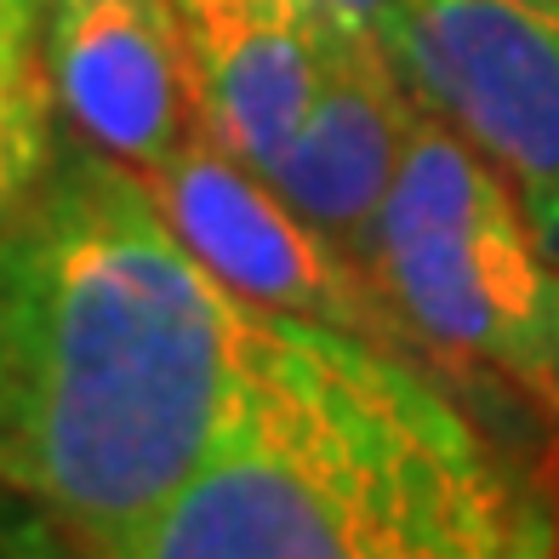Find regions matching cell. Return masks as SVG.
I'll return each instance as SVG.
<instances>
[{"instance_id":"6","label":"cell","mask_w":559,"mask_h":559,"mask_svg":"<svg viewBox=\"0 0 559 559\" xmlns=\"http://www.w3.org/2000/svg\"><path fill=\"white\" fill-rule=\"evenodd\" d=\"M40 63L74 132L132 171L206 126L171 0H40Z\"/></svg>"},{"instance_id":"9","label":"cell","mask_w":559,"mask_h":559,"mask_svg":"<svg viewBox=\"0 0 559 559\" xmlns=\"http://www.w3.org/2000/svg\"><path fill=\"white\" fill-rule=\"evenodd\" d=\"M58 148V104L40 63V35L0 23V228L40 189Z\"/></svg>"},{"instance_id":"8","label":"cell","mask_w":559,"mask_h":559,"mask_svg":"<svg viewBox=\"0 0 559 559\" xmlns=\"http://www.w3.org/2000/svg\"><path fill=\"white\" fill-rule=\"evenodd\" d=\"M206 132L251 171L280 160L337 40L309 0H171Z\"/></svg>"},{"instance_id":"3","label":"cell","mask_w":559,"mask_h":559,"mask_svg":"<svg viewBox=\"0 0 559 559\" xmlns=\"http://www.w3.org/2000/svg\"><path fill=\"white\" fill-rule=\"evenodd\" d=\"M366 274L423 348L491 371L559 423V258L502 171L423 104L377 206Z\"/></svg>"},{"instance_id":"11","label":"cell","mask_w":559,"mask_h":559,"mask_svg":"<svg viewBox=\"0 0 559 559\" xmlns=\"http://www.w3.org/2000/svg\"><path fill=\"white\" fill-rule=\"evenodd\" d=\"M0 23H12V29H35V35H40V0H0Z\"/></svg>"},{"instance_id":"10","label":"cell","mask_w":559,"mask_h":559,"mask_svg":"<svg viewBox=\"0 0 559 559\" xmlns=\"http://www.w3.org/2000/svg\"><path fill=\"white\" fill-rule=\"evenodd\" d=\"M309 7H314L325 23L348 29V35H371V40H383L394 0H309Z\"/></svg>"},{"instance_id":"7","label":"cell","mask_w":559,"mask_h":559,"mask_svg":"<svg viewBox=\"0 0 559 559\" xmlns=\"http://www.w3.org/2000/svg\"><path fill=\"white\" fill-rule=\"evenodd\" d=\"M412 120L417 92L394 69L389 46L337 29L309 104H302L280 160L269 166V183L360 269Z\"/></svg>"},{"instance_id":"2","label":"cell","mask_w":559,"mask_h":559,"mask_svg":"<svg viewBox=\"0 0 559 559\" xmlns=\"http://www.w3.org/2000/svg\"><path fill=\"white\" fill-rule=\"evenodd\" d=\"M559 508L371 337L246 309L200 468L132 559H537Z\"/></svg>"},{"instance_id":"1","label":"cell","mask_w":559,"mask_h":559,"mask_svg":"<svg viewBox=\"0 0 559 559\" xmlns=\"http://www.w3.org/2000/svg\"><path fill=\"white\" fill-rule=\"evenodd\" d=\"M240 325L143 177L58 132L0 228V491L132 559L212 445Z\"/></svg>"},{"instance_id":"5","label":"cell","mask_w":559,"mask_h":559,"mask_svg":"<svg viewBox=\"0 0 559 559\" xmlns=\"http://www.w3.org/2000/svg\"><path fill=\"white\" fill-rule=\"evenodd\" d=\"M138 177L155 194L171 235L246 309L354 332L394 354H412V360L428 354L412 325L394 314L383 286L343 246L325 240L263 171H251L240 155H228L206 126Z\"/></svg>"},{"instance_id":"4","label":"cell","mask_w":559,"mask_h":559,"mask_svg":"<svg viewBox=\"0 0 559 559\" xmlns=\"http://www.w3.org/2000/svg\"><path fill=\"white\" fill-rule=\"evenodd\" d=\"M383 46L559 258V0H394Z\"/></svg>"}]
</instances>
